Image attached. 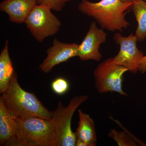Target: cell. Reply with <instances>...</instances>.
I'll return each mask as SVG.
<instances>
[{"mask_svg":"<svg viewBox=\"0 0 146 146\" xmlns=\"http://www.w3.org/2000/svg\"><path fill=\"white\" fill-rule=\"evenodd\" d=\"M16 131V123L14 118L7 109L0 98V145L5 146Z\"/></svg>","mask_w":146,"mask_h":146,"instance_id":"4fadbf2b","label":"cell"},{"mask_svg":"<svg viewBox=\"0 0 146 146\" xmlns=\"http://www.w3.org/2000/svg\"><path fill=\"white\" fill-rule=\"evenodd\" d=\"M78 127L75 132L77 139L83 141L88 146L96 145L97 134L94 120L81 110H78Z\"/></svg>","mask_w":146,"mask_h":146,"instance_id":"8fae6325","label":"cell"},{"mask_svg":"<svg viewBox=\"0 0 146 146\" xmlns=\"http://www.w3.org/2000/svg\"><path fill=\"white\" fill-rule=\"evenodd\" d=\"M15 72L9 56V41L7 40L0 54V94H4L8 89Z\"/></svg>","mask_w":146,"mask_h":146,"instance_id":"7c38bea8","label":"cell"},{"mask_svg":"<svg viewBox=\"0 0 146 146\" xmlns=\"http://www.w3.org/2000/svg\"><path fill=\"white\" fill-rule=\"evenodd\" d=\"M110 138H112L119 146H138V142L127 132L119 131L115 129L110 130L108 134Z\"/></svg>","mask_w":146,"mask_h":146,"instance_id":"9a60e30c","label":"cell"},{"mask_svg":"<svg viewBox=\"0 0 146 146\" xmlns=\"http://www.w3.org/2000/svg\"><path fill=\"white\" fill-rule=\"evenodd\" d=\"M121 1L124 2H133L137 1V0H121Z\"/></svg>","mask_w":146,"mask_h":146,"instance_id":"d6986e66","label":"cell"},{"mask_svg":"<svg viewBox=\"0 0 146 146\" xmlns=\"http://www.w3.org/2000/svg\"><path fill=\"white\" fill-rule=\"evenodd\" d=\"M65 1V2H68L70 1H72V0H64Z\"/></svg>","mask_w":146,"mask_h":146,"instance_id":"ffe728a7","label":"cell"},{"mask_svg":"<svg viewBox=\"0 0 146 146\" xmlns=\"http://www.w3.org/2000/svg\"><path fill=\"white\" fill-rule=\"evenodd\" d=\"M139 71L142 74L146 72V55L144 56L140 61Z\"/></svg>","mask_w":146,"mask_h":146,"instance_id":"ac0fdd59","label":"cell"},{"mask_svg":"<svg viewBox=\"0 0 146 146\" xmlns=\"http://www.w3.org/2000/svg\"><path fill=\"white\" fill-rule=\"evenodd\" d=\"M65 3L64 0H36V4L45 5L56 11H61Z\"/></svg>","mask_w":146,"mask_h":146,"instance_id":"e0dca14e","label":"cell"},{"mask_svg":"<svg viewBox=\"0 0 146 146\" xmlns=\"http://www.w3.org/2000/svg\"><path fill=\"white\" fill-rule=\"evenodd\" d=\"M51 10L45 5L36 4L24 22L32 35L39 43L56 34L60 29L61 23Z\"/></svg>","mask_w":146,"mask_h":146,"instance_id":"5b68a950","label":"cell"},{"mask_svg":"<svg viewBox=\"0 0 146 146\" xmlns=\"http://www.w3.org/2000/svg\"><path fill=\"white\" fill-rule=\"evenodd\" d=\"M16 131L5 146H52L54 136L53 119L38 117H14Z\"/></svg>","mask_w":146,"mask_h":146,"instance_id":"3957f363","label":"cell"},{"mask_svg":"<svg viewBox=\"0 0 146 146\" xmlns=\"http://www.w3.org/2000/svg\"><path fill=\"white\" fill-rule=\"evenodd\" d=\"M106 33L102 29H99L93 21L82 42L79 45L77 56L83 61H100L102 57L99 51L100 46L106 42Z\"/></svg>","mask_w":146,"mask_h":146,"instance_id":"ba28073f","label":"cell"},{"mask_svg":"<svg viewBox=\"0 0 146 146\" xmlns=\"http://www.w3.org/2000/svg\"><path fill=\"white\" fill-rule=\"evenodd\" d=\"M127 69L114 63L113 58L104 60L94 72L96 87L100 94L116 92L128 96L123 89V75Z\"/></svg>","mask_w":146,"mask_h":146,"instance_id":"8992f818","label":"cell"},{"mask_svg":"<svg viewBox=\"0 0 146 146\" xmlns=\"http://www.w3.org/2000/svg\"><path fill=\"white\" fill-rule=\"evenodd\" d=\"M51 88L55 94L58 95H63L69 90L70 84L65 79L58 78L52 82Z\"/></svg>","mask_w":146,"mask_h":146,"instance_id":"2e32d148","label":"cell"},{"mask_svg":"<svg viewBox=\"0 0 146 146\" xmlns=\"http://www.w3.org/2000/svg\"><path fill=\"white\" fill-rule=\"evenodd\" d=\"M138 23L135 36L137 41H143L146 38V1L137 0L131 7Z\"/></svg>","mask_w":146,"mask_h":146,"instance_id":"5bb4252c","label":"cell"},{"mask_svg":"<svg viewBox=\"0 0 146 146\" xmlns=\"http://www.w3.org/2000/svg\"></svg>","mask_w":146,"mask_h":146,"instance_id":"44dd1931","label":"cell"},{"mask_svg":"<svg viewBox=\"0 0 146 146\" xmlns=\"http://www.w3.org/2000/svg\"><path fill=\"white\" fill-rule=\"evenodd\" d=\"M78 46L76 43H63L54 38L52 46L47 50L46 57L39 65L40 70L49 73L56 65L77 56Z\"/></svg>","mask_w":146,"mask_h":146,"instance_id":"9c48e42d","label":"cell"},{"mask_svg":"<svg viewBox=\"0 0 146 146\" xmlns=\"http://www.w3.org/2000/svg\"><path fill=\"white\" fill-rule=\"evenodd\" d=\"M133 3L121 0H101L97 3L82 0L78 9L81 13L94 18L102 29L112 32L122 31L130 25L125 16Z\"/></svg>","mask_w":146,"mask_h":146,"instance_id":"7a4b0ae2","label":"cell"},{"mask_svg":"<svg viewBox=\"0 0 146 146\" xmlns=\"http://www.w3.org/2000/svg\"><path fill=\"white\" fill-rule=\"evenodd\" d=\"M0 98L14 117H38L47 120L52 119V112L45 107L35 95L25 91L21 87L16 72L8 89Z\"/></svg>","mask_w":146,"mask_h":146,"instance_id":"6da1fadb","label":"cell"},{"mask_svg":"<svg viewBox=\"0 0 146 146\" xmlns=\"http://www.w3.org/2000/svg\"><path fill=\"white\" fill-rule=\"evenodd\" d=\"M36 4V0H4L0 4V10L8 15L13 23H24Z\"/></svg>","mask_w":146,"mask_h":146,"instance_id":"30bf717a","label":"cell"},{"mask_svg":"<svg viewBox=\"0 0 146 146\" xmlns=\"http://www.w3.org/2000/svg\"><path fill=\"white\" fill-rule=\"evenodd\" d=\"M87 95L76 96L67 106L59 102L56 109L52 111L54 122L52 146H74L76 137L71 127L72 118L77 109L89 98Z\"/></svg>","mask_w":146,"mask_h":146,"instance_id":"277c9868","label":"cell"},{"mask_svg":"<svg viewBox=\"0 0 146 146\" xmlns=\"http://www.w3.org/2000/svg\"><path fill=\"white\" fill-rule=\"evenodd\" d=\"M113 38L116 44L120 46L119 51L113 58L114 63L126 68L131 73L136 74L139 71L140 61L144 56L137 48L136 36L131 33L124 36L117 33Z\"/></svg>","mask_w":146,"mask_h":146,"instance_id":"52a82bcc","label":"cell"}]
</instances>
